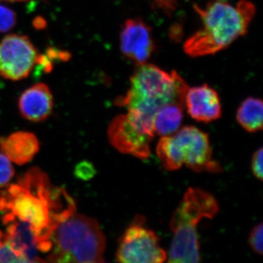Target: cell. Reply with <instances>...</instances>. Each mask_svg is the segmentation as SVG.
<instances>
[{
	"instance_id": "obj_1",
	"label": "cell",
	"mask_w": 263,
	"mask_h": 263,
	"mask_svg": "<svg viewBox=\"0 0 263 263\" xmlns=\"http://www.w3.org/2000/svg\"><path fill=\"white\" fill-rule=\"evenodd\" d=\"M66 195L62 189L52 188L41 170L33 168L2 193L0 211L8 214L4 221H18L30 232L38 250L48 252L57 226L74 213L75 209H62Z\"/></svg>"
},
{
	"instance_id": "obj_2",
	"label": "cell",
	"mask_w": 263,
	"mask_h": 263,
	"mask_svg": "<svg viewBox=\"0 0 263 263\" xmlns=\"http://www.w3.org/2000/svg\"><path fill=\"white\" fill-rule=\"evenodd\" d=\"M176 71L166 72L151 64L137 65L130 78V87L124 96L117 100V105L127 109L126 114L135 125L155 137V114L167 104H184L188 89Z\"/></svg>"
},
{
	"instance_id": "obj_3",
	"label": "cell",
	"mask_w": 263,
	"mask_h": 263,
	"mask_svg": "<svg viewBox=\"0 0 263 263\" xmlns=\"http://www.w3.org/2000/svg\"><path fill=\"white\" fill-rule=\"evenodd\" d=\"M194 9L200 15L202 28L183 44V51L192 57L215 54L229 47L247 34L256 12L249 0L235 5L226 0H211L204 7L194 5Z\"/></svg>"
},
{
	"instance_id": "obj_4",
	"label": "cell",
	"mask_w": 263,
	"mask_h": 263,
	"mask_svg": "<svg viewBox=\"0 0 263 263\" xmlns=\"http://www.w3.org/2000/svg\"><path fill=\"white\" fill-rule=\"evenodd\" d=\"M217 200L212 194L199 188H189L171 218L170 228L174 233L168 262H200L197 224L202 219H212L219 212Z\"/></svg>"
},
{
	"instance_id": "obj_5",
	"label": "cell",
	"mask_w": 263,
	"mask_h": 263,
	"mask_svg": "<svg viewBox=\"0 0 263 263\" xmlns=\"http://www.w3.org/2000/svg\"><path fill=\"white\" fill-rule=\"evenodd\" d=\"M51 242L48 262H105V235L98 221L89 216L71 214L57 226Z\"/></svg>"
},
{
	"instance_id": "obj_6",
	"label": "cell",
	"mask_w": 263,
	"mask_h": 263,
	"mask_svg": "<svg viewBox=\"0 0 263 263\" xmlns=\"http://www.w3.org/2000/svg\"><path fill=\"white\" fill-rule=\"evenodd\" d=\"M157 155L167 171H176L183 164L197 173L217 174L222 171L219 162L213 157L209 135L194 126L162 136L157 144Z\"/></svg>"
},
{
	"instance_id": "obj_7",
	"label": "cell",
	"mask_w": 263,
	"mask_h": 263,
	"mask_svg": "<svg viewBox=\"0 0 263 263\" xmlns=\"http://www.w3.org/2000/svg\"><path fill=\"white\" fill-rule=\"evenodd\" d=\"M144 216L134 218L119 240L117 261L124 263H162L167 258L160 238L145 226Z\"/></svg>"
},
{
	"instance_id": "obj_8",
	"label": "cell",
	"mask_w": 263,
	"mask_h": 263,
	"mask_svg": "<svg viewBox=\"0 0 263 263\" xmlns=\"http://www.w3.org/2000/svg\"><path fill=\"white\" fill-rule=\"evenodd\" d=\"M38 52L27 36L9 34L0 42V76L11 81L25 79L38 60Z\"/></svg>"
},
{
	"instance_id": "obj_9",
	"label": "cell",
	"mask_w": 263,
	"mask_h": 263,
	"mask_svg": "<svg viewBox=\"0 0 263 263\" xmlns=\"http://www.w3.org/2000/svg\"><path fill=\"white\" fill-rule=\"evenodd\" d=\"M108 138L110 144L121 153L142 160L150 156V143L153 137L134 125L126 114L118 116L110 122Z\"/></svg>"
},
{
	"instance_id": "obj_10",
	"label": "cell",
	"mask_w": 263,
	"mask_h": 263,
	"mask_svg": "<svg viewBox=\"0 0 263 263\" xmlns=\"http://www.w3.org/2000/svg\"><path fill=\"white\" fill-rule=\"evenodd\" d=\"M120 48L137 65L146 63L156 49L152 29L141 18L127 19L121 30Z\"/></svg>"
},
{
	"instance_id": "obj_11",
	"label": "cell",
	"mask_w": 263,
	"mask_h": 263,
	"mask_svg": "<svg viewBox=\"0 0 263 263\" xmlns=\"http://www.w3.org/2000/svg\"><path fill=\"white\" fill-rule=\"evenodd\" d=\"M188 114L199 122L210 123L221 117V104L215 89L203 84L188 88L184 98Z\"/></svg>"
},
{
	"instance_id": "obj_12",
	"label": "cell",
	"mask_w": 263,
	"mask_h": 263,
	"mask_svg": "<svg viewBox=\"0 0 263 263\" xmlns=\"http://www.w3.org/2000/svg\"><path fill=\"white\" fill-rule=\"evenodd\" d=\"M53 108V98L47 85L40 83L30 86L18 100V109L22 117L32 122L46 120Z\"/></svg>"
},
{
	"instance_id": "obj_13",
	"label": "cell",
	"mask_w": 263,
	"mask_h": 263,
	"mask_svg": "<svg viewBox=\"0 0 263 263\" xmlns=\"http://www.w3.org/2000/svg\"><path fill=\"white\" fill-rule=\"evenodd\" d=\"M37 137L29 132L19 131L0 138V151L13 163L23 165L31 162L39 152Z\"/></svg>"
},
{
	"instance_id": "obj_14",
	"label": "cell",
	"mask_w": 263,
	"mask_h": 263,
	"mask_svg": "<svg viewBox=\"0 0 263 263\" xmlns=\"http://www.w3.org/2000/svg\"><path fill=\"white\" fill-rule=\"evenodd\" d=\"M184 104L173 103L164 105L155 114L154 128L155 134L167 136L179 130L183 119Z\"/></svg>"
},
{
	"instance_id": "obj_15",
	"label": "cell",
	"mask_w": 263,
	"mask_h": 263,
	"mask_svg": "<svg viewBox=\"0 0 263 263\" xmlns=\"http://www.w3.org/2000/svg\"><path fill=\"white\" fill-rule=\"evenodd\" d=\"M238 124L250 133L262 130L263 127V104L259 98L245 99L236 113Z\"/></svg>"
},
{
	"instance_id": "obj_16",
	"label": "cell",
	"mask_w": 263,
	"mask_h": 263,
	"mask_svg": "<svg viewBox=\"0 0 263 263\" xmlns=\"http://www.w3.org/2000/svg\"><path fill=\"white\" fill-rule=\"evenodd\" d=\"M0 262H32L28 255L0 231Z\"/></svg>"
},
{
	"instance_id": "obj_17",
	"label": "cell",
	"mask_w": 263,
	"mask_h": 263,
	"mask_svg": "<svg viewBox=\"0 0 263 263\" xmlns=\"http://www.w3.org/2000/svg\"><path fill=\"white\" fill-rule=\"evenodd\" d=\"M15 175V170L11 161L0 153V188L9 185Z\"/></svg>"
},
{
	"instance_id": "obj_18",
	"label": "cell",
	"mask_w": 263,
	"mask_h": 263,
	"mask_svg": "<svg viewBox=\"0 0 263 263\" xmlns=\"http://www.w3.org/2000/svg\"><path fill=\"white\" fill-rule=\"evenodd\" d=\"M17 15L8 7L0 5V32H8L15 27Z\"/></svg>"
},
{
	"instance_id": "obj_19",
	"label": "cell",
	"mask_w": 263,
	"mask_h": 263,
	"mask_svg": "<svg viewBox=\"0 0 263 263\" xmlns=\"http://www.w3.org/2000/svg\"><path fill=\"white\" fill-rule=\"evenodd\" d=\"M262 235L263 226L262 223L260 222L252 228L249 238L251 248L255 253L260 255H262L263 252Z\"/></svg>"
},
{
	"instance_id": "obj_20",
	"label": "cell",
	"mask_w": 263,
	"mask_h": 263,
	"mask_svg": "<svg viewBox=\"0 0 263 263\" xmlns=\"http://www.w3.org/2000/svg\"><path fill=\"white\" fill-rule=\"evenodd\" d=\"M76 176L81 180H89L95 176L94 165L87 161L78 164L75 170Z\"/></svg>"
},
{
	"instance_id": "obj_21",
	"label": "cell",
	"mask_w": 263,
	"mask_h": 263,
	"mask_svg": "<svg viewBox=\"0 0 263 263\" xmlns=\"http://www.w3.org/2000/svg\"><path fill=\"white\" fill-rule=\"evenodd\" d=\"M262 155V148L260 147L258 150L254 152L252 160V173L260 181H262L263 177Z\"/></svg>"
},
{
	"instance_id": "obj_22",
	"label": "cell",
	"mask_w": 263,
	"mask_h": 263,
	"mask_svg": "<svg viewBox=\"0 0 263 263\" xmlns=\"http://www.w3.org/2000/svg\"><path fill=\"white\" fill-rule=\"evenodd\" d=\"M179 0H152V4L166 15H171L176 11Z\"/></svg>"
},
{
	"instance_id": "obj_23",
	"label": "cell",
	"mask_w": 263,
	"mask_h": 263,
	"mask_svg": "<svg viewBox=\"0 0 263 263\" xmlns=\"http://www.w3.org/2000/svg\"><path fill=\"white\" fill-rule=\"evenodd\" d=\"M4 1L10 2V3H19V2L28 1V0H4Z\"/></svg>"
}]
</instances>
